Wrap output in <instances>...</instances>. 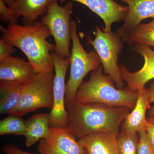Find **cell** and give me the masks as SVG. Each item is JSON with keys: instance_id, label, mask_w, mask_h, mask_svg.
<instances>
[{"instance_id": "cell-1", "label": "cell", "mask_w": 154, "mask_h": 154, "mask_svg": "<svg viewBox=\"0 0 154 154\" xmlns=\"http://www.w3.org/2000/svg\"><path fill=\"white\" fill-rule=\"evenodd\" d=\"M0 30L2 38L21 50L38 72H55L51 53L55 45L48 41L51 33L42 22L23 25L10 23L7 28L0 25Z\"/></svg>"}, {"instance_id": "cell-2", "label": "cell", "mask_w": 154, "mask_h": 154, "mask_svg": "<svg viewBox=\"0 0 154 154\" xmlns=\"http://www.w3.org/2000/svg\"><path fill=\"white\" fill-rule=\"evenodd\" d=\"M66 108L69 121L67 128L78 140L99 131L118 136L122 123L130 110L125 107H111L100 103L75 102Z\"/></svg>"}, {"instance_id": "cell-3", "label": "cell", "mask_w": 154, "mask_h": 154, "mask_svg": "<svg viewBox=\"0 0 154 154\" xmlns=\"http://www.w3.org/2000/svg\"><path fill=\"white\" fill-rule=\"evenodd\" d=\"M101 64L91 72L90 79L83 81L77 91L75 102L79 104L98 103L108 107H125L130 110L136 104L138 92H132L127 87L116 88L115 83L108 75L104 74Z\"/></svg>"}, {"instance_id": "cell-4", "label": "cell", "mask_w": 154, "mask_h": 154, "mask_svg": "<svg viewBox=\"0 0 154 154\" xmlns=\"http://www.w3.org/2000/svg\"><path fill=\"white\" fill-rule=\"evenodd\" d=\"M70 27L72 48L69 57V78L66 86V107L75 103L77 91L88 73L102 64L96 50L88 52L83 48L78 35V25L75 20H71Z\"/></svg>"}, {"instance_id": "cell-5", "label": "cell", "mask_w": 154, "mask_h": 154, "mask_svg": "<svg viewBox=\"0 0 154 154\" xmlns=\"http://www.w3.org/2000/svg\"><path fill=\"white\" fill-rule=\"evenodd\" d=\"M54 72H38L23 86L19 104L8 113L22 117L40 108L52 109Z\"/></svg>"}, {"instance_id": "cell-6", "label": "cell", "mask_w": 154, "mask_h": 154, "mask_svg": "<svg viewBox=\"0 0 154 154\" xmlns=\"http://www.w3.org/2000/svg\"><path fill=\"white\" fill-rule=\"evenodd\" d=\"M85 40L87 44L93 46L98 53L105 74L113 80L116 88H124V81L122 78L119 65L117 63L124 43L121 37L116 32H105L96 25L94 39L87 36Z\"/></svg>"}, {"instance_id": "cell-7", "label": "cell", "mask_w": 154, "mask_h": 154, "mask_svg": "<svg viewBox=\"0 0 154 154\" xmlns=\"http://www.w3.org/2000/svg\"><path fill=\"white\" fill-rule=\"evenodd\" d=\"M73 5L71 1L60 6L58 0H54L47 13L42 17L41 22L49 29L55 40L57 55L62 58H69L71 40V18Z\"/></svg>"}, {"instance_id": "cell-8", "label": "cell", "mask_w": 154, "mask_h": 154, "mask_svg": "<svg viewBox=\"0 0 154 154\" xmlns=\"http://www.w3.org/2000/svg\"><path fill=\"white\" fill-rule=\"evenodd\" d=\"M54 64L55 77L54 83V103L49 113V126L54 128L67 127L68 118L65 103V79L70 64L69 58H62L52 53Z\"/></svg>"}, {"instance_id": "cell-9", "label": "cell", "mask_w": 154, "mask_h": 154, "mask_svg": "<svg viewBox=\"0 0 154 154\" xmlns=\"http://www.w3.org/2000/svg\"><path fill=\"white\" fill-rule=\"evenodd\" d=\"M132 49L140 54L144 60L143 66L139 70L131 72L124 65H119L122 78L127 88L132 92H142L146 90L145 85L154 79V51L150 46L143 45H134Z\"/></svg>"}, {"instance_id": "cell-10", "label": "cell", "mask_w": 154, "mask_h": 154, "mask_svg": "<svg viewBox=\"0 0 154 154\" xmlns=\"http://www.w3.org/2000/svg\"><path fill=\"white\" fill-rule=\"evenodd\" d=\"M38 150L42 154H85L79 141L67 128L49 127L46 136L40 140Z\"/></svg>"}, {"instance_id": "cell-11", "label": "cell", "mask_w": 154, "mask_h": 154, "mask_svg": "<svg viewBox=\"0 0 154 154\" xmlns=\"http://www.w3.org/2000/svg\"><path fill=\"white\" fill-rule=\"evenodd\" d=\"M63 4L67 1H73L82 4L97 14L103 20L105 27L102 28L106 32H112L114 23L124 21L128 13L127 6L123 5L114 0H58Z\"/></svg>"}, {"instance_id": "cell-12", "label": "cell", "mask_w": 154, "mask_h": 154, "mask_svg": "<svg viewBox=\"0 0 154 154\" xmlns=\"http://www.w3.org/2000/svg\"><path fill=\"white\" fill-rule=\"evenodd\" d=\"M37 73L29 62L21 57L11 56L0 60V82L24 85Z\"/></svg>"}, {"instance_id": "cell-13", "label": "cell", "mask_w": 154, "mask_h": 154, "mask_svg": "<svg viewBox=\"0 0 154 154\" xmlns=\"http://www.w3.org/2000/svg\"><path fill=\"white\" fill-rule=\"evenodd\" d=\"M119 1L125 3L128 8L123 25L116 32L121 38L144 19H154V0Z\"/></svg>"}, {"instance_id": "cell-14", "label": "cell", "mask_w": 154, "mask_h": 154, "mask_svg": "<svg viewBox=\"0 0 154 154\" xmlns=\"http://www.w3.org/2000/svg\"><path fill=\"white\" fill-rule=\"evenodd\" d=\"M85 154H119L117 136L106 131L93 133L78 140Z\"/></svg>"}, {"instance_id": "cell-15", "label": "cell", "mask_w": 154, "mask_h": 154, "mask_svg": "<svg viewBox=\"0 0 154 154\" xmlns=\"http://www.w3.org/2000/svg\"><path fill=\"white\" fill-rule=\"evenodd\" d=\"M151 103L147 89L139 92L135 106L122 123L121 131L134 134L146 131L148 123L146 119V112L149 105Z\"/></svg>"}, {"instance_id": "cell-16", "label": "cell", "mask_w": 154, "mask_h": 154, "mask_svg": "<svg viewBox=\"0 0 154 154\" xmlns=\"http://www.w3.org/2000/svg\"><path fill=\"white\" fill-rule=\"evenodd\" d=\"M54 0H15L10 7L17 19L22 17L24 25H32L42 17Z\"/></svg>"}, {"instance_id": "cell-17", "label": "cell", "mask_w": 154, "mask_h": 154, "mask_svg": "<svg viewBox=\"0 0 154 154\" xmlns=\"http://www.w3.org/2000/svg\"><path fill=\"white\" fill-rule=\"evenodd\" d=\"M49 113H38L25 121V144L33 145L47 135L49 130Z\"/></svg>"}, {"instance_id": "cell-18", "label": "cell", "mask_w": 154, "mask_h": 154, "mask_svg": "<svg viewBox=\"0 0 154 154\" xmlns=\"http://www.w3.org/2000/svg\"><path fill=\"white\" fill-rule=\"evenodd\" d=\"M24 85L0 82V113L8 114L19 104Z\"/></svg>"}, {"instance_id": "cell-19", "label": "cell", "mask_w": 154, "mask_h": 154, "mask_svg": "<svg viewBox=\"0 0 154 154\" xmlns=\"http://www.w3.org/2000/svg\"><path fill=\"white\" fill-rule=\"evenodd\" d=\"M122 39L130 46L140 44L154 47V19L149 23L138 24Z\"/></svg>"}, {"instance_id": "cell-20", "label": "cell", "mask_w": 154, "mask_h": 154, "mask_svg": "<svg viewBox=\"0 0 154 154\" xmlns=\"http://www.w3.org/2000/svg\"><path fill=\"white\" fill-rule=\"evenodd\" d=\"M25 131V121L22 117L10 114L0 121V135H23Z\"/></svg>"}, {"instance_id": "cell-21", "label": "cell", "mask_w": 154, "mask_h": 154, "mask_svg": "<svg viewBox=\"0 0 154 154\" xmlns=\"http://www.w3.org/2000/svg\"><path fill=\"white\" fill-rule=\"evenodd\" d=\"M139 138L137 134L120 131L117 136L119 154H138Z\"/></svg>"}, {"instance_id": "cell-22", "label": "cell", "mask_w": 154, "mask_h": 154, "mask_svg": "<svg viewBox=\"0 0 154 154\" xmlns=\"http://www.w3.org/2000/svg\"><path fill=\"white\" fill-rule=\"evenodd\" d=\"M139 134L138 154H154V149L146 132L140 131Z\"/></svg>"}, {"instance_id": "cell-23", "label": "cell", "mask_w": 154, "mask_h": 154, "mask_svg": "<svg viewBox=\"0 0 154 154\" xmlns=\"http://www.w3.org/2000/svg\"><path fill=\"white\" fill-rule=\"evenodd\" d=\"M3 0H0V18L1 21L6 23H17V19L9 7L6 6Z\"/></svg>"}, {"instance_id": "cell-24", "label": "cell", "mask_w": 154, "mask_h": 154, "mask_svg": "<svg viewBox=\"0 0 154 154\" xmlns=\"http://www.w3.org/2000/svg\"><path fill=\"white\" fill-rule=\"evenodd\" d=\"M14 46L1 38L0 39V60L11 56L16 51Z\"/></svg>"}, {"instance_id": "cell-25", "label": "cell", "mask_w": 154, "mask_h": 154, "mask_svg": "<svg viewBox=\"0 0 154 154\" xmlns=\"http://www.w3.org/2000/svg\"><path fill=\"white\" fill-rule=\"evenodd\" d=\"M2 149L3 152L6 154H35L24 151L17 146L12 144L3 146Z\"/></svg>"}, {"instance_id": "cell-26", "label": "cell", "mask_w": 154, "mask_h": 154, "mask_svg": "<svg viewBox=\"0 0 154 154\" xmlns=\"http://www.w3.org/2000/svg\"><path fill=\"white\" fill-rule=\"evenodd\" d=\"M147 90L152 103H154L153 106L150 109L149 112V117H151L154 116V82L151 84L149 88Z\"/></svg>"}, {"instance_id": "cell-27", "label": "cell", "mask_w": 154, "mask_h": 154, "mask_svg": "<svg viewBox=\"0 0 154 154\" xmlns=\"http://www.w3.org/2000/svg\"><path fill=\"white\" fill-rule=\"evenodd\" d=\"M146 132L154 149V124L148 122L146 127Z\"/></svg>"}, {"instance_id": "cell-28", "label": "cell", "mask_w": 154, "mask_h": 154, "mask_svg": "<svg viewBox=\"0 0 154 154\" xmlns=\"http://www.w3.org/2000/svg\"><path fill=\"white\" fill-rule=\"evenodd\" d=\"M3 1H4V2H5L6 5L8 6V7L10 8L14 4L15 0H3Z\"/></svg>"}, {"instance_id": "cell-29", "label": "cell", "mask_w": 154, "mask_h": 154, "mask_svg": "<svg viewBox=\"0 0 154 154\" xmlns=\"http://www.w3.org/2000/svg\"><path fill=\"white\" fill-rule=\"evenodd\" d=\"M147 120L148 122L154 124V116H151V117H149V118L147 119Z\"/></svg>"}]
</instances>
